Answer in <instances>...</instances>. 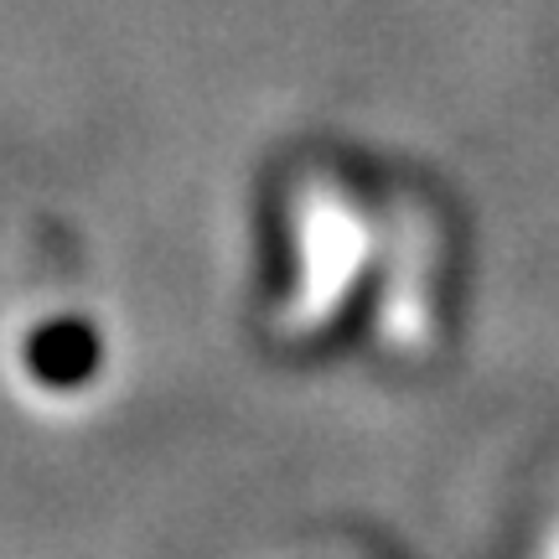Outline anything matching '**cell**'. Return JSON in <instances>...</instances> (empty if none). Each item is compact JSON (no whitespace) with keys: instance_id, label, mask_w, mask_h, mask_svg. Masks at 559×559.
Masks as SVG:
<instances>
[{"instance_id":"1","label":"cell","mask_w":559,"mask_h":559,"mask_svg":"<svg viewBox=\"0 0 559 559\" xmlns=\"http://www.w3.org/2000/svg\"><path fill=\"white\" fill-rule=\"evenodd\" d=\"M296 290L280 311V326L290 337H311L332 326L342 300L353 296L362 264L373 254V228L358 213V202L332 181H306L296 192Z\"/></svg>"},{"instance_id":"2","label":"cell","mask_w":559,"mask_h":559,"mask_svg":"<svg viewBox=\"0 0 559 559\" xmlns=\"http://www.w3.org/2000/svg\"><path fill=\"white\" fill-rule=\"evenodd\" d=\"M430 285H436V234L415 207H404L400 228L389 234V280L379 300V332L389 347L419 353L430 342V326H436Z\"/></svg>"},{"instance_id":"3","label":"cell","mask_w":559,"mask_h":559,"mask_svg":"<svg viewBox=\"0 0 559 559\" xmlns=\"http://www.w3.org/2000/svg\"><path fill=\"white\" fill-rule=\"evenodd\" d=\"M539 559H559V523L544 534V549H539Z\"/></svg>"}]
</instances>
